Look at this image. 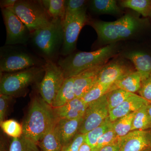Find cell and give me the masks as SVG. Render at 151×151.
<instances>
[{"label":"cell","instance_id":"cell-1","mask_svg":"<svg viewBox=\"0 0 151 151\" xmlns=\"http://www.w3.org/2000/svg\"><path fill=\"white\" fill-rule=\"evenodd\" d=\"M57 119L53 108L41 97L36 96L22 124L23 135L38 144L54 127Z\"/></svg>","mask_w":151,"mask_h":151},{"label":"cell","instance_id":"cell-2","mask_svg":"<svg viewBox=\"0 0 151 151\" xmlns=\"http://www.w3.org/2000/svg\"><path fill=\"white\" fill-rule=\"evenodd\" d=\"M116 50L115 45L110 44L94 51L78 52L60 59L58 64L63 70L65 78L73 77L88 68L106 64Z\"/></svg>","mask_w":151,"mask_h":151},{"label":"cell","instance_id":"cell-3","mask_svg":"<svg viewBox=\"0 0 151 151\" xmlns=\"http://www.w3.org/2000/svg\"><path fill=\"white\" fill-rule=\"evenodd\" d=\"M44 65L10 73H4L0 81L1 94L15 97L27 93L29 87L44 76Z\"/></svg>","mask_w":151,"mask_h":151},{"label":"cell","instance_id":"cell-4","mask_svg":"<svg viewBox=\"0 0 151 151\" xmlns=\"http://www.w3.org/2000/svg\"><path fill=\"white\" fill-rule=\"evenodd\" d=\"M63 22L61 19L52 20L47 26L31 33L33 43L45 59L51 60L61 50L63 40Z\"/></svg>","mask_w":151,"mask_h":151},{"label":"cell","instance_id":"cell-5","mask_svg":"<svg viewBox=\"0 0 151 151\" xmlns=\"http://www.w3.org/2000/svg\"><path fill=\"white\" fill-rule=\"evenodd\" d=\"M19 18L31 33L47 26L51 22L41 1H17L9 8Z\"/></svg>","mask_w":151,"mask_h":151},{"label":"cell","instance_id":"cell-6","mask_svg":"<svg viewBox=\"0 0 151 151\" xmlns=\"http://www.w3.org/2000/svg\"><path fill=\"white\" fill-rule=\"evenodd\" d=\"M40 63L35 57L25 50L12 45L1 47L0 71L10 73L39 65Z\"/></svg>","mask_w":151,"mask_h":151},{"label":"cell","instance_id":"cell-7","mask_svg":"<svg viewBox=\"0 0 151 151\" xmlns=\"http://www.w3.org/2000/svg\"><path fill=\"white\" fill-rule=\"evenodd\" d=\"M45 73L39 84L41 97L51 106L65 78L60 66L52 60L45 59Z\"/></svg>","mask_w":151,"mask_h":151},{"label":"cell","instance_id":"cell-8","mask_svg":"<svg viewBox=\"0 0 151 151\" xmlns=\"http://www.w3.org/2000/svg\"><path fill=\"white\" fill-rule=\"evenodd\" d=\"M87 19L86 8L65 16L63 22V44L60 51L63 56L70 55L75 50L78 35Z\"/></svg>","mask_w":151,"mask_h":151},{"label":"cell","instance_id":"cell-9","mask_svg":"<svg viewBox=\"0 0 151 151\" xmlns=\"http://www.w3.org/2000/svg\"><path fill=\"white\" fill-rule=\"evenodd\" d=\"M6 30V45L26 44L31 32L26 26L10 8L2 9Z\"/></svg>","mask_w":151,"mask_h":151},{"label":"cell","instance_id":"cell-10","mask_svg":"<svg viewBox=\"0 0 151 151\" xmlns=\"http://www.w3.org/2000/svg\"><path fill=\"white\" fill-rule=\"evenodd\" d=\"M106 94L88 105L78 133L86 134L100 126L109 116Z\"/></svg>","mask_w":151,"mask_h":151},{"label":"cell","instance_id":"cell-11","mask_svg":"<svg viewBox=\"0 0 151 151\" xmlns=\"http://www.w3.org/2000/svg\"><path fill=\"white\" fill-rule=\"evenodd\" d=\"M120 140V151H144L151 149V129L132 131Z\"/></svg>","mask_w":151,"mask_h":151},{"label":"cell","instance_id":"cell-12","mask_svg":"<svg viewBox=\"0 0 151 151\" xmlns=\"http://www.w3.org/2000/svg\"><path fill=\"white\" fill-rule=\"evenodd\" d=\"M144 20L127 14L119 19L111 22L112 32L116 41L131 37L140 28Z\"/></svg>","mask_w":151,"mask_h":151},{"label":"cell","instance_id":"cell-13","mask_svg":"<svg viewBox=\"0 0 151 151\" xmlns=\"http://www.w3.org/2000/svg\"><path fill=\"white\" fill-rule=\"evenodd\" d=\"M133 71L126 63L120 60H113L103 66L98 75L97 82L113 84Z\"/></svg>","mask_w":151,"mask_h":151},{"label":"cell","instance_id":"cell-14","mask_svg":"<svg viewBox=\"0 0 151 151\" xmlns=\"http://www.w3.org/2000/svg\"><path fill=\"white\" fill-rule=\"evenodd\" d=\"M105 64L88 68L74 76L73 88L76 98H82L97 83L99 73Z\"/></svg>","mask_w":151,"mask_h":151},{"label":"cell","instance_id":"cell-15","mask_svg":"<svg viewBox=\"0 0 151 151\" xmlns=\"http://www.w3.org/2000/svg\"><path fill=\"white\" fill-rule=\"evenodd\" d=\"M83 117L74 119H58L55 126L62 147L68 146L78 130Z\"/></svg>","mask_w":151,"mask_h":151},{"label":"cell","instance_id":"cell-16","mask_svg":"<svg viewBox=\"0 0 151 151\" xmlns=\"http://www.w3.org/2000/svg\"><path fill=\"white\" fill-rule=\"evenodd\" d=\"M150 102L147 101L140 95H132L119 106L109 111V117L112 122L125 116L136 112L142 107L148 105Z\"/></svg>","mask_w":151,"mask_h":151},{"label":"cell","instance_id":"cell-17","mask_svg":"<svg viewBox=\"0 0 151 151\" xmlns=\"http://www.w3.org/2000/svg\"><path fill=\"white\" fill-rule=\"evenodd\" d=\"M88 106L81 98H75L63 106L53 109L58 119H74L84 117Z\"/></svg>","mask_w":151,"mask_h":151},{"label":"cell","instance_id":"cell-18","mask_svg":"<svg viewBox=\"0 0 151 151\" xmlns=\"http://www.w3.org/2000/svg\"><path fill=\"white\" fill-rule=\"evenodd\" d=\"M125 57L134 64L141 75L142 81L151 76V55L143 52L133 51L126 53Z\"/></svg>","mask_w":151,"mask_h":151},{"label":"cell","instance_id":"cell-19","mask_svg":"<svg viewBox=\"0 0 151 151\" xmlns=\"http://www.w3.org/2000/svg\"><path fill=\"white\" fill-rule=\"evenodd\" d=\"M74 79V76L65 78L51 105L52 108L61 107L76 98L73 88Z\"/></svg>","mask_w":151,"mask_h":151},{"label":"cell","instance_id":"cell-20","mask_svg":"<svg viewBox=\"0 0 151 151\" xmlns=\"http://www.w3.org/2000/svg\"><path fill=\"white\" fill-rule=\"evenodd\" d=\"M142 83L141 75L136 70L124 76V77L116 81L114 85L116 88L134 93L140 89Z\"/></svg>","mask_w":151,"mask_h":151},{"label":"cell","instance_id":"cell-21","mask_svg":"<svg viewBox=\"0 0 151 151\" xmlns=\"http://www.w3.org/2000/svg\"><path fill=\"white\" fill-rule=\"evenodd\" d=\"M49 18L63 21L65 15V0L40 1Z\"/></svg>","mask_w":151,"mask_h":151},{"label":"cell","instance_id":"cell-22","mask_svg":"<svg viewBox=\"0 0 151 151\" xmlns=\"http://www.w3.org/2000/svg\"><path fill=\"white\" fill-rule=\"evenodd\" d=\"M55 126V125L38 143L40 151H62V145Z\"/></svg>","mask_w":151,"mask_h":151},{"label":"cell","instance_id":"cell-23","mask_svg":"<svg viewBox=\"0 0 151 151\" xmlns=\"http://www.w3.org/2000/svg\"><path fill=\"white\" fill-rule=\"evenodd\" d=\"M90 8L98 14H118L122 12L115 0H93L91 1Z\"/></svg>","mask_w":151,"mask_h":151},{"label":"cell","instance_id":"cell-24","mask_svg":"<svg viewBox=\"0 0 151 151\" xmlns=\"http://www.w3.org/2000/svg\"><path fill=\"white\" fill-rule=\"evenodd\" d=\"M116 88L114 84H102L97 82L81 99L84 103L89 105Z\"/></svg>","mask_w":151,"mask_h":151},{"label":"cell","instance_id":"cell-25","mask_svg":"<svg viewBox=\"0 0 151 151\" xmlns=\"http://www.w3.org/2000/svg\"><path fill=\"white\" fill-rule=\"evenodd\" d=\"M112 128L113 122H111L108 116L100 126L85 134V142L90 146L92 151L95 148L100 137Z\"/></svg>","mask_w":151,"mask_h":151},{"label":"cell","instance_id":"cell-26","mask_svg":"<svg viewBox=\"0 0 151 151\" xmlns=\"http://www.w3.org/2000/svg\"><path fill=\"white\" fill-rule=\"evenodd\" d=\"M136 112L128 114L113 122V129L118 137H124L131 132Z\"/></svg>","mask_w":151,"mask_h":151},{"label":"cell","instance_id":"cell-27","mask_svg":"<svg viewBox=\"0 0 151 151\" xmlns=\"http://www.w3.org/2000/svg\"><path fill=\"white\" fill-rule=\"evenodd\" d=\"M9 151H40L37 144L23 134L19 138H12Z\"/></svg>","mask_w":151,"mask_h":151},{"label":"cell","instance_id":"cell-28","mask_svg":"<svg viewBox=\"0 0 151 151\" xmlns=\"http://www.w3.org/2000/svg\"><path fill=\"white\" fill-rule=\"evenodd\" d=\"M121 5L132 9L145 17L150 16L151 0H124L121 2Z\"/></svg>","mask_w":151,"mask_h":151},{"label":"cell","instance_id":"cell-29","mask_svg":"<svg viewBox=\"0 0 151 151\" xmlns=\"http://www.w3.org/2000/svg\"><path fill=\"white\" fill-rule=\"evenodd\" d=\"M147 105L142 107L136 112L132 123L131 132L135 130L151 129V120L147 110Z\"/></svg>","mask_w":151,"mask_h":151},{"label":"cell","instance_id":"cell-30","mask_svg":"<svg viewBox=\"0 0 151 151\" xmlns=\"http://www.w3.org/2000/svg\"><path fill=\"white\" fill-rule=\"evenodd\" d=\"M135 94L119 88L111 90L106 94L109 111L119 106L127 98Z\"/></svg>","mask_w":151,"mask_h":151},{"label":"cell","instance_id":"cell-31","mask_svg":"<svg viewBox=\"0 0 151 151\" xmlns=\"http://www.w3.org/2000/svg\"><path fill=\"white\" fill-rule=\"evenodd\" d=\"M0 124L4 132L12 138L20 137L23 134L22 125L15 120H4Z\"/></svg>","mask_w":151,"mask_h":151},{"label":"cell","instance_id":"cell-32","mask_svg":"<svg viewBox=\"0 0 151 151\" xmlns=\"http://www.w3.org/2000/svg\"><path fill=\"white\" fill-rule=\"evenodd\" d=\"M113 128L101 136L98 140L95 148L92 151H99L105 146L114 142L118 139Z\"/></svg>","mask_w":151,"mask_h":151},{"label":"cell","instance_id":"cell-33","mask_svg":"<svg viewBox=\"0 0 151 151\" xmlns=\"http://www.w3.org/2000/svg\"><path fill=\"white\" fill-rule=\"evenodd\" d=\"M86 3V1L84 0L65 1V15L75 13L85 9Z\"/></svg>","mask_w":151,"mask_h":151},{"label":"cell","instance_id":"cell-34","mask_svg":"<svg viewBox=\"0 0 151 151\" xmlns=\"http://www.w3.org/2000/svg\"><path fill=\"white\" fill-rule=\"evenodd\" d=\"M140 96L151 103V77L142 81L140 89L139 91Z\"/></svg>","mask_w":151,"mask_h":151},{"label":"cell","instance_id":"cell-35","mask_svg":"<svg viewBox=\"0 0 151 151\" xmlns=\"http://www.w3.org/2000/svg\"><path fill=\"white\" fill-rule=\"evenodd\" d=\"M12 98L9 95L0 94V123L5 120L9 104Z\"/></svg>","mask_w":151,"mask_h":151},{"label":"cell","instance_id":"cell-36","mask_svg":"<svg viewBox=\"0 0 151 151\" xmlns=\"http://www.w3.org/2000/svg\"><path fill=\"white\" fill-rule=\"evenodd\" d=\"M85 140V134L78 133L76 134L68 145L70 151H78Z\"/></svg>","mask_w":151,"mask_h":151},{"label":"cell","instance_id":"cell-37","mask_svg":"<svg viewBox=\"0 0 151 151\" xmlns=\"http://www.w3.org/2000/svg\"><path fill=\"white\" fill-rule=\"evenodd\" d=\"M121 148L120 137L118 138L114 142L105 146L99 151H120Z\"/></svg>","mask_w":151,"mask_h":151},{"label":"cell","instance_id":"cell-38","mask_svg":"<svg viewBox=\"0 0 151 151\" xmlns=\"http://www.w3.org/2000/svg\"><path fill=\"white\" fill-rule=\"evenodd\" d=\"M17 0H2L1 1L0 5L2 9L13 7L17 2Z\"/></svg>","mask_w":151,"mask_h":151},{"label":"cell","instance_id":"cell-39","mask_svg":"<svg viewBox=\"0 0 151 151\" xmlns=\"http://www.w3.org/2000/svg\"><path fill=\"white\" fill-rule=\"evenodd\" d=\"M78 151H92V148L87 143L84 142L81 145Z\"/></svg>","mask_w":151,"mask_h":151},{"label":"cell","instance_id":"cell-40","mask_svg":"<svg viewBox=\"0 0 151 151\" xmlns=\"http://www.w3.org/2000/svg\"><path fill=\"white\" fill-rule=\"evenodd\" d=\"M0 151H7L6 147L5 144L3 142H1V145H0Z\"/></svg>","mask_w":151,"mask_h":151},{"label":"cell","instance_id":"cell-41","mask_svg":"<svg viewBox=\"0 0 151 151\" xmlns=\"http://www.w3.org/2000/svg\"><path fill=\"white\" fill-rule=\"evenodd\" d=\"M147 110L148 113L151 120V103H149L148 105L147 106Z\"/></svg>","mask_w":151,"mask_h":151},{"label":"cell","instance_id":"cell-42","mask_svg":"<svg viewBox=\"0 0 151 151\" xmlns=\"http://www.w3.org/2000/svg\"><path fill=\"white\" fill-rule=\"evenodd\" d=\"M70 151V149L68 147V146H66V147H62V151Z\"/></svg>","mask_w":151,"mask_h":151},{"label":"cell","instance_id":"cell-43","mask_svg":"<svg viewBox=\"0 0 151 151\" xmlns=\"http://www.w3.org/2000/svg\"><path fill=\"white\" fill-rule=\"evenodd\" d=\"M144 151H151V149H148V150H146Z\"/></svg>","mask_w":151,"mask_h":151},{"label":"cell","instance_id":"cell-44","mask_svg":"<svg viewBox=\"0 0 151 151\" xmlns=\"http://www.w3.org/2000/svg\"><path fill=\"white\" fill-rule=\"evenodd\" d=\"M150 18H151V14L150 16Z\"/></svg>","mask_w":151,"mask_h":151},{"label":"cell","instance_id":"cell-45","mask_svg":"<svg viewBox=\"0 0 151 151\" xmlns=\"http://www.w3.org/2000/svg\"></svg>","mask_w":151,"mask_h":151}]
</instances>
